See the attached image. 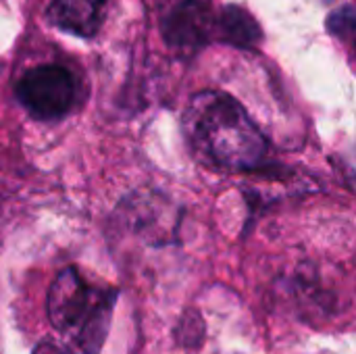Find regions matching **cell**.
<instances>
[{
  "instance_id": "2",
  "label": "cell",
  "mask_w": 356,
  "mask_h": 354,
  "mask_svg": "<svg viewBox=\"0 0 356 354\" xmlns=\"http://www.w3.org/2000/svg\"><path fill=\"white\" fill-rule=\"evenodd\" d=\"M117 292L88 282L77 267L63 269L48 292V317L73 354H98L104 346Z\"/></svg>"
},
{
  "instance_id": "5",
  "label": "cell",
  "mask_w": 356,
  "mask_h": 354,
  "mask_svg": "<svg viewBox=\"0 0 356 354\" xmlns=\"http://www.w3.org/2000/svg\"><path fill=\"white\" fill-rule=\"evenodd\" d=\"M204 25H209V21H204V8L190 0L169 13L165 29L175 46L192 48L200 46V42L204 40Z\"/></svg>"
},
{
  "instance_id": "8",
  "label": "cell",
  "mask_w": 356,
  "mask_h": 354,
  "mask_svg": "<svg viewBox=\"0 0 356 354\" xmlns=\"http://www.w3.org/2000/svg\"><path fill=\"white\" fill-rule=\"evenodd\" d=\"M325 2H330V0H325Z\"/></svg>"
},
{
  "instance_id": "7",
  "label": "cell",
  "mask_w": 356,
  "mask_h": 354,
  "mask_svg": "<svg viewBox=\"0 0 356 354\" xmlns=\"http://www.w3.org/2000/svg\"><path fill=\"white\" fill-rule=\"evenodd\" d=\"M330 29L338 35H350L355 31V10L353 6H344L342 10L330 17Z\"/></svg>"
},
{
  "instance_id": "4",
  "label": "cell",
  "mask_w": 356,
  "mask_h": 354,
  "mask_svg": "<svg viewBox=\"0 0 356 354\" xmlns=\"http://www.w3.org/2000/svg\"><path fill=\"white\" fill-rule=\"evenodd\" d=\"M106 0H54L50 6V19L60 29L90 38L98 31L104 19Z\"/></svg>"
},
{
  "instance_id": "6",
  "label": "cell",
  "mask_w": 356,
  "mask_h": 354,
  "mask_svg": "<svg viewBox=\"0 0 356 354\" xmlns=\"http://www.w3.org/2000/svg\"><path fill=\"white\" fill-rule=\"evenodd\" d=\"M221 27L225 40H229L236 46H252L259 42L261 31L254 19L238 6H227L221 15Z\"/></svg>"
},
{
  "instance_id": "1",
  "label": "cell",
  "mask_w": 356,
  "mask_h": 354,
  "mask_svg": "<svg viewBox=\"0 0 356 354\" xmlns=\"http://www.w3.org/2000/svg\"><path fill=\"white\" fill-rule=\"evenodd\" d=\"M184 129L202 163L217 169H254L267 154V140L261 129L246 108L223 92L196 94L186 108Z\"/></svg>"
},
{
  "instance_id": "3",
  "label": "cell",
  "mask_w": 356,
  "mask_h": 354,
  "mask_svg": "<svg viewBox=\"0 0 356 354\" xmlns=\"http://www.w3.org/2000/svg\"><path fill=\"white\" fill-rule=\"evenodd\" d=\"M77 94L73 73L63 65L29 69L17 83V96L29 115L42 121L58 119L73 108Z\"/></svg>"
}]
</instances>
